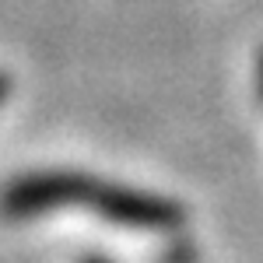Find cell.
I'll use <instances>...</instances> for the list:
<instances>
[{"label":"cell","mask_w":263,"mask_h":263,"mask_svg":"<svg viewBox=\"0 0 263 263\" xmlns=\"http://www.w3.org/2000/svg\"><path fill=\"white\" fill-rule=\"evenodd\" d=\"M57 207H84L105 221L137 232H172L186 221V211L168 197L84 172H28L7 182L0 193V211L7 218H35Z\"/></svg>","instance_id":"cell-1"},{"label":"cell","mask_w":263,"mask_h":263,"mask_svg":"<svg viewBox=\"0 0 263 263\" xmlns=\"http://www.w3.org/2000/svg\"><path fill=\"white\" fill-rule=\"evenodd\" d=\"M256 81H260V95H263V53H260V63H256Z\"/></svg>","instance_id":"cell-2"},{"label":"cell","mask_w":263,"mask_h":263,"mask_svg":"<svg viewBox=\"0 0 263 263\" xmlns=\"http://www.w3.org/2000/svg\"><path fill=\"white\" fill-rule=\"evenodd\" d=\"M4 91H7V78L0 74V99H4Z\"/></svg>","instance_id":"cell-3"},{"label":"cell","mask_w":263,"mask_h":263,"mask_svg":"<svg viewBox=\"0 0 263 263\" xmlns=\"http://www.w3.org/2000/svg\"><path fill=\"white\" fill-rule=\"evenodd\" d=\"M88 263H105V260H88Z\"/></svg>","instance_id":"cell-4"}]
</instances>
